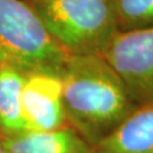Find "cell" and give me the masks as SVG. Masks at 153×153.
<instances>
[{"label": "cell", "instance_id": "1", "mask_svg": "<svg viewBox=\"0 0 153 153\" xmlns=\"http://www.w3.org/2000/svg\"><path fill=\"white\" fill-rule=\"evenodd\" d=\"M60 76L67 123L91 146L110 135L137 107L102 56H68Z\"/></svg>", "mask_w": 153, "mask_h": 153}, {"label": "cell", "instance_id": "2", "mask_svg": "<svg viewBox=\"0 0 153 153\" xmlns=\"http://www.w3.org/2000/svg\"><path fill=\"white\" fill-rule=\"evenodd\" d=\"M67 56H102L119 32L114 0H26Z\"/></svg>", "mask_w": 153, "mask_h": 153}, {"label": "cell", "instance_id": "3", "mask_svg": "<svg viewBox=\"0 0 153 153\" xmlns=\"http://www.w3.org/2000/svg\"><path fill=\"white\" fill-rule=\"evenodd\" d=\"M67 58L26 0H0V65L60 74Z\"/></svg>", "mask_w": 153, "mask_h": 153}, {"label": "cell", "instance_id": "4", "mask_svg": "<svg viewBox=\"0 0 153 153\" xmlns=\"http://www.w3.org/2000/svg\"><path fill=\"white\" fill-rule=\"evenodd\" d=\"M137 105L153 102V27L119 31L102 55Z\"/></svg>", "mask_w": 153, "mask_h": 153}, {"label": "cell", "instance_id": "5", "mask_svg": "<svg viewBox=\"0 0 153 153\" xmlns=\"http://www.w3.org/2000/svg\"><path fill=\"white\" fill-rule=\"evenodd\" d=\"M22 111L26 131H53L68 125L64 109L60 74L42 71L25 74Z\"/></svg>", "mask_w": 153, "mask_h": 153}, {"label": "cell", "instance_id": "6", "mask_svg": "<svg viewBox=\"0 0 153 153\" xmlns=\"http://www.w3.org/2000/svg\"><path fill=\"white\" fill-rule=\"evenodd\" d=\"M91 153H153V102L137 105Z\"/></svg>", "mask_w": 153, "mask_h": 153}, {"label": "cell", "instance_id": "7", "mask_svg": "<svg viewBox=\"0 0 153 153\" xmlns=\"http://www.w3.org/2000/svg\"><path fill=\"white\" fill-rule=\"evenodd\" d=\"M6 153H91L92 146L71 126L53 131H24L1 136Z\"/></svg>", "mask_w": 153, "mask_h": 153}, {"label": "cell", "instance_id": "8", "mask_svg": "<svg viewBox=\"0 0 153 153\" xmlns=\"http://www.w3.org/2000/svg\"><path fill=\"white\" fill-rule=\"evenodd\" d=\"M24 76L21 71L0 65V135H14L26 131L22 111Z\"/></svg>", "mask_w": 153, "mask_h": 153}, {"label": "cell", "instance_id": "9", "mask_svg": "<svg viewBox=\"0 0 153 153\" xmlns=\"http://www.w3.org/2000/svg\"><path fill=\"white\" fill-rule=\"evenodd\" d=\"M119 31L153 27V0H114Z\"/></svg>", "mask_w": 153, "mask_h": 153}, {"label": "cell", "instance_id": "10", "mask_svg": "<svg viewBox=\"0 0 153 153\" xmlns=\"http://www.w3.org/2000/svg\"><path fill=\"white\" fill-rule=\"evenodd\" d=\"M0 153H6L5 149L2 146V142H1V137H0Z\"/></svg>", "mask_w": 153, "mask_h": 153}]
</instances>
